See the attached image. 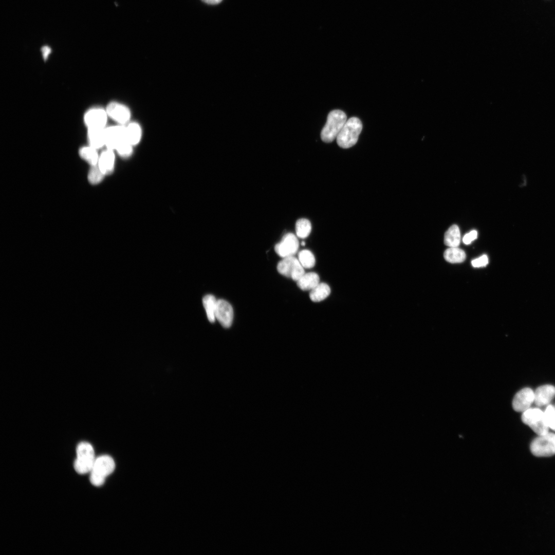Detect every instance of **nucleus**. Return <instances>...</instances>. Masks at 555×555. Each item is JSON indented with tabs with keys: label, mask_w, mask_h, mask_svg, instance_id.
Here are the masks:
<instances>
[{
	"label": "nucleus",
	"mask_w": 555,
	"mask_h": 555,
	"mask_svg": "<svg viewBox=\"0 0 555 555\" xmlns=\"http://www.w3.org/2000/svg\"><path fill=\"white\" fill-rule=\"evenodd\" d=\"M296 282L301 290L310 291L320 283V277L317 273L310 272L305 273Z\"/></svg>",
	"instance_id": "a211bd4d"
},
{
	"label": "nucleus",
	"mask_w": 555,
	"mask_h": 555,
	"mask_svg": "<svg viewBox=\"0 0 555 555\" xmlns=\"http://www.w3.org/2000/svg\"><path fill=\"white\" fill-rule=\"evenodd\" d=\"M204 2L209 4H217L219 3L222 0H202Z\"/></svg>",
	"instance_id": "2f4dec72"
},
{
	"label": "nucleus",
	"mask_w": 555,
	"mask_h": 555,
	"mask_svg": "<svg viewBox=\"0 0 555 555\" xmlns=\"http://www.w3.org/2000/svg\"><path fill=\"white\" fill-rule=\"evenodd\" d=\"M104 174L101 171L98 165L91 166L88 174V180L92 184H97L103 179Z\"/></svg>",
	"instance_id": "a878e982"
},
{
	"label": "nucleus",
	"mask_w": 555,
	"mask_h": 555,
	"mask_svg": "<svg viewBox=\"0 0 555 555\" xmlns=\"http://www.w3.org/2000/svg\"><path fill=\"white\" fill-rule=\"evenodd\" d=\"M133 147V145L126 141L120 145L116 150V151L120 156L128 157L132 154Z\"/></svg>",
	"instance_id": "cd10ccee"
},
{
	"label": "nucleus",
	"mask_w": 555,
	"mask_h": 555,
	"mask_svg": "<svg viewBox=\"0 0 555 555\" xmlns=\"http://www.w3.org/2000/svg\"><path fill=\"white\" fill-rule=\"evenodd\" d=\"M311 230V225L309 220L305 218L298 219L295 224V232L299 238H304L309 236Z\"/></svg>",
	"instance_id": "b1692460"
},
{
	"label": "nucleus",
	"mask_w": 555,
	"mask_h": 555,
	"mask_svg": "<svg viewBox=\"0 0 555 555\" xmlns=\"http://www.w3.org/2000/svg\"><path fill=\"white\" fill-rule=\"evenodd\" d=\"M346 121L347 117L344 112L339 109L331 111L321 133L322 140L326 143L332 142L337 138Z\"/></svg>",
	"instance_id": "f257e3e1"
},
{
	"label": "nucleus",
	"mask_w": 555,
	"mask_h": 555,
	"mask_svg": "<svg viewBox=\"0 0 555 555\" xmlns=\"http://www.w3.org/2000/svg\"><path fill=\"white\" fill-rule=\"evenodd\" d=\"M105 147L115 151L120 145L127 141L125 125L117 124L107 126L105 130Z\"/></svg>",
	"instance_id": "9d476101"
},
{
	"label": "nucleus",
	"mask_w": 555,
	"mask_h": 555,
	"mask_svg": "<svg viewBox=\"0 0 555 555\" xmlns=\"http://www.w3.org/2000/svg\"><path fill=\"white\" fill-rule=\"evenodd\" d=\"M41 51L44 60H46L51 52V49L49 46L44 45L41 47Z\"/></svg>",
	"instance_id": "7c9ffc66"
},
{
	"label": "nucleus",
	"mask_w": 555,
	"mask_h": 555,
	"mask_svg": "<svg viewBox=\"0 0 555 555\" xmlns=\"http://www.w3.org/2000/svg\"><path fill=\"white\" fill-rule=\"evenodd\" d=\"M530 449L537 457H549L555 454V434L547 433L538 435L531 442Z\"/></svg>",
	"instance_id": "39448f33"
},
{
	"label": "nucleus",
	"mask_w": 555,
	"mask_h": 555,
	"mask_svg": "<svg viewBox=\"0 0 555 555\" xmlns=\"http://www.w3.org/2000/svg\"><path fill=\"white\" fill-rule=\"evenodd\" d=\"M108 118L105 108L93 107L86 112L84 122L87 128H105Z\"/></svg>",
	"instance_id": "1a4fd4ad"
},
{
	"label": "nucleus",
	"mask_w": 555,
	"mask_h": 555,
	"mask_svg": "<svg viewBox=\"0 0 555 555\" xmlns=\"http://www.w3.org/2000/svg\"><path fill=\"white\" fill-rule=\"evenodd\" d=\"M534 394V402L536 405H546L555 397V386L548 384L539 386Z\"/></svg>",
	"instance_id": "2eb2a0df"
},
{
	"label": "nucleus",
	"mask_w": 555,
	"mask_h": 555,
	"mask_svg": "<svg viewBox=\"0 0 555 555\" xmlns=\"http://www.w3.org/2000/svg\"><path fill=\"white\" fill-rule=\"evenodd\" d=\"M472 265L474 267H485L488 264V258L486 255L473 260L471 262Z\"/></svg>",
	"instance_id": "c85d7f7f"
},
{
	"label": "nucleus",
	"mask_w": 555,
	"mask_h": 555,
	"mask_svg": "<svg viewBox=\"0 0 555 555\" xmlns=\"http://www.w3.org/2000/svg\"><path fill=\"white\" fill-rule=\"evenodd\" d=\"M217 300L212 294H207L202 299V304L208 320L213 323L215 319V312Z\"/></svg>",
	"instance_id": "5701e85b"
},
{
	"label": "nucleus",
	"mask_w": 555,
	"mask_h": 555,
	"mask_svg": "<svg viewBox=\"0 0 555 555\" xmlns=\"http://www.w3.org/2000/svg\"><path fill=\"white\" fill-rule=\"evenodd\" d=\"M362 129V124L357 117L347 120L336 139L338 145L343 149L349 148L357 142Z\"/></svg>",
	"instance_id": "f03ea898"
},
{
	"label": "nucleus",
	"mask_w": 555,
	"mask_h": 555,
	"mask_svg": "<svg viewBox=\"0 0 555 555\" xmlns=\"http://www.w3.org/2000/svg\"><path fill=\"white\" fill-rule=\"evenodd\" d=\"M114 152L115 151L106 148L99 155L97 165L105 176L111 174L114 169L115 163Z\"/></svg>",
	"instance_id": "4468645a"
},
{
	"label": "nucleus",
	"mask_w": 555,
	"mask_h": 555,
	"mask_svg": "<svg viewBox=\"0 0 555 555\" xmlns=\"http://www.w3.org/2000/svg\"><path fill=\"white\" fill-rule=\"evenodd\" d=\"M215 316L224 327H230L233 319V310L231 304L224 300H217Z\"/></svg>",
	"instance_id": "f8f14e48"
},
{
	"label": "nucleus",
	"mask_w": 555,
	"mask_h": 555,
	"mask_svg": "<svg viewBox=\"0 0 555 555\" xmlns=\"http://www.w3.org/2000/svg\"><path fill=\"white\" fill-rule=\"evenodd\" d=\"M477 237V232L476 230H472L469 233H467L463 237L462 241L466 245L470 244L472 241L475 240Z\"/></svg>",
	"instance_id": "c756f323"
},
{
	"label": "nucleus",
	"mask_w": 555,
	"mask_h": 555,
	"mask_svg": "<svg viewBox=\"0 0 555 555\" xmlns=\"http://www.w3.org/2000/svg\"><path fill=\"white\" fill-rule=\"evenodd\" d=\"M80 156L91 166L98 164L99 155L98 150L88 145L81 147L79 151Z\"/></svg>",
	"instance_id": "412c9836"
},
{
	"label": "nucleus",
	"mask_w": 555,
	"mask_h": 555,
	"mask_svg": "<svg viewBox=\"0 0 555 555\" xmlns=\"http://www.w3.org/2000/svg\"><path fill=\"white\" fill-rule=\"evenodd\" d=\"M76 455L73 465L76 471L80 474L89 473L96 458L92 445L86 441L80 442L76 448Z\"/></svg>",
	"instance_id": "20e7f679"
},
{
	"label": "nucleus",
	"mask_w": 555,
	"mask_h": 555,
	"mask_svg": "<svg viewBox=\"0 0 555 555\" xmlns=\"http://www.w3.org/2000/svg\"><path fill=\"white\" fill-rule=\"evenodd\" d=\"M460 242V233L458 227L456 225L451 226L446 232L444 243L450 247H457Z\"/></svg>",
	"instance_id": "aec40b11"
},
{
	"label": "nucleus",
	"mask_w": 555,
	"mask_h": 555,
	"mask_svg": "<svg viewBox=\"0 0 555 555\" xmlns=\"http://www.w3.org/2000/svg\"><path fill=\"white\" fill-rule=\"evenodd\" d=\"M115 463L109 456L103 455L96 458L90 473V482L95 486L102 485L107 476L115 470Z\"/></svg>",
	"instance_id": "7ed1b4c3"
},
{
	"label": "nucleus",
	"mask_w": 555,
	"mask_h": 555,
	"mask_svg": "<svg viewBox=\"0 0 555 555\" xmlns=\"http://www.w3.org/2000/svg\"><path fill=\"white\" fill-rule=\"evenodd\" d=\"M522 420L538 435L548 432L549 428L545 420L544 412L538 408H529L523 412Z\"/></svg>",
	"instance_id": "423d86ee"
},
{
	"label": "nucleus",
	"mask_w": 555,
	"mask_h": 555,
	"mask_svg": "<svg viewBox=\"0 0 555 555\" xmlns=\"http://www.w3.org/2000/svg\"><path fill=\"white\" fill-rule=\"evenodd\" d=\"M105 128H87L89 145L99 150L105 146Z\"/></svg>",
	"instance_id": "f3484780"
},
{
	"label": "nucleus",
	"mask_w": 555,
	"mask_h": 555,
	"mask_svg": "<svg viewBox=\"0 0 555 555\" xmlns=\"http://www.w3.org/2000/svg\"><path fill=\"white\" fill-rule=\"evenodd\" d=\"M534 394L532 389L525 387L519 391L512 400L513 409L516 412H523L530 408L534 402Z\"/></svg>",
	"instance_id": "ddd939ff"
},
{
	"label": "nucleus",
	"mask_w": 555,
	"mask_h": 555,
	"mask_svg": "<svg viewBox=\"0 0 555 555\" xmlns=\"http://www.w3.org/2000/svg\"><path fill=\"white\" fill-rule=\"evenodd\" d=\"M443 256L448 262L459 263L465 260L466 255L463 250L458 247H450L446 250Z\"/></svg>",
	"instance_id": "4be33fe9"
},
{
	"label": "nucleus",
	"mask_w": 555,
	"mask_h": 555,
	"mask_svg": "<svg viewBox=\"0 0 555 555\" xmlns=\"http://www.w3.org/2000/svg\"><path fill=\"white\" fill-rule=\"evenodd\" d=\"M304 269L298 258L294 256L283 258L277 265L278 271L281 274L295 281L305 273Z\"/></svg>",
	"instance_id": "0eeeda50"
},
{
	"label": "nucleus",
	"mask_w": 555,
	"mask_h": 555,
	"mask_svg": "<svg viewBox=\"0 0 555 555\" xmlns=\"http://www.w3.org/2000/svg\"><path fill=\"white\" fill-rule=\"evenodd\" d=\"M108 118L117 124L126 125L131 121L132 113L125 104L117 101H111L105 108Z\"/></svg>",
	"instance_id": "6e6552de"
},
{
	"label": "nucleus",
	"mask_w": 555,
	"mask_h": 555,
	"mask_svg": "<svg viewBox=\"0 0 555 555\" xmlns=\"http://www.w3.org/2000/svg\"><path fill=\"white\" fill-rule=\"evenodd\" d=\"M544 412L548 428L555 431V407L548 405Z\"/></svg>",
	"instance_id": "bb28decb"
},
{
	"label": "nucleus",
	"mask_w": 555,
	"mask_h": 555,
	"mask_svg": "<svg viewBox=\"0 0 555 555\" xmlns=\"http://www.w3.org/2000/svg\"><path fill=\"white\" fill-rule=\"evenodd\" d=\"M305 245V242H302L301 243V245H302V246H304Z\"/></svg>",
	"instance_id": "473e14b6"
},
{
	"label": "nucleus",
	"mask_w": 555,
	"mask_h": 555,
	"mask_svg": "<svg viewBox=\"0 0 555 555\" xmlns=\"http://www.w3.org/2000/svg\"><path fill=\"white\" fill-rule=\"evenodd\" d=\"M299 242L296 235L292 233L284 235L274 247L275 252L281 257L294 256L298 250Z\"/></svg>",
	"instance_id": "9b49d317"
},
{
	"label": "nucleus",
	"mask_w": 555,
	"mask_h": 555,
	"mask_svg": "<svg viewBox=\"0 0 555 555\" xmlns=\"http://www.w3.org/2000/svg\"><path fill=\"white\" fill-rule=\"evenodd\" d=\"M331 289L329 286L325 283H319L314 288L310 290L309 297L314 302H319L326 299L330 294Z\"/></svg>",
	"instance_id": "6ab92c4d"
},
{
	"label": "nucleus",
	"mask_w": 555,
	"mask_h": 555,
	"mask_svg": "<svg viewBox=\"0 0 555 555\" xmlns=\"http://www.w3.org/2000/svg\"><path fill=\"white\" fill-rule=\"evenodd\" d=\"M125 130L127 141L133 146L138 144L143 135L142 128L140 124L131 121L125 125Z\"/></svg>",
	"instance_id": "dca6fc26"
},
{
	"label": "nucleus",
	"mask_w": 555,
	"mask_h": 555,
	"mask_svg": "<svg viewBox=\"0 0 555 555\" xmlns=\"http://www.w3.org/2000/svg\"><path fill=\"white\" fill-rule=\"evenodd\" d=\"M298 258L304 268H311L316 264V259L313 254L310 250L307 249L300 251Z\"/></svg>",
	"instance_id": "393cba45"
}]
</instances>
